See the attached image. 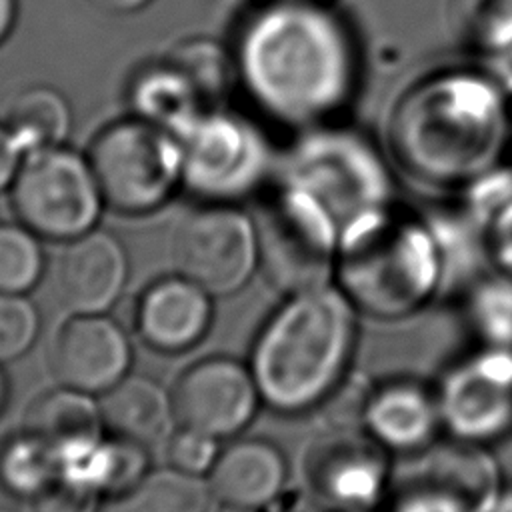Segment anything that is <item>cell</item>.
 <instances>
[{
    "label": "cell",
    "mask_w": 512,
    "mask_h": 512,
    "mask_svg": "<svg viewBox=\"0 0 512 512\" xmlns=\"http://www.w3.org/2000/svg\"><path fill=\"white\" fill-rule=\"evenodd\" d=\"M100 498L88 484L60 472L30 504L32 512H98Z\"/></svg>",
    "instance_id": "4dcf8cb0"
},
{
    "label": "cell",
    "mask_w": 512,
    "mask_h": 512,
    "mask_svg": "<svg viewBox=\"0 0 512 512\" xmlns=\"http://www.w3.org/2000/svg\"><path fill=\"white\" fill-rule=\"evenodd\" d=\"M100 410L110 434L146 448L168 440L176 422L172 396L148 376H124L102 394Z\"/></svg>",
    "instance_id": "d6986e66"
},
{
    "label": "cell",
    "mask_w": 512,
    "mask_h": 512,
    "mask_svg": "<svg viewBox=\"0 0 512 512\" xmlns=\"http://www.w3.org/2000/svg\"><path fill=\"white\" fill-rule=\"evenodd\" d=\"M482 512H512V492L510 494L498 492V496Z\"/></svg>",
    "instance_id": "d590c367"
},
{
    "label": "cell",
    "mask_w": 512,
    "mask_h": 512,
    "mask_svg": "<svg viewBox=\"0 0 512 512\" xmlns=\"http://www.w3.org/2000/svg\"><path fill=\"white\" fill-rule=\"evenodd\" d=\"M218 498L204 476L172 466L148 476L124 496L122 512H216Z\"/></svg>",
    "instance_id": "cb8c5ba5"
},
{
    "label": "cell",
    "mask_w": 512,
    "mask_h": 512,
    "mask_svg": "<svg viewBox=\"0 0 512 512\" xmlns=\"http://www.w3.org/2000/svg\"><path fill=\"white\" fill-rule=\"evenodd\" d=\"M218 454V438L192 428L178 426L166 440L168 466L188 474H208Z\"/></svg>",
    "instance_id": "f546056e"
},
{
    "label": "cell",
    "mask_w": 512,
    "mask_h": 512,
    "mask_svg": "<svg viewBox=\"0 0 512 512\" xmlns=\"http://www.w3.org/2000/svg\"><path fill=\"white\" fill-rule=\"evenodd\" d=\"M422 482L462 500L472 512H482L496 496V470L492 460L470 442L440 444L420 460Z\"/></svg>",
    "instance_id": "44dd1931"
},
{
    "label": "cell",
    "mask_w": 512,
    "mask_h": 512,
    "mask_svg": "<svg viewBox=\"0 0 512 512\" xmlns=\"http://www.w3.org/2000/svg\"><path fill=\"white\" fill-rule=\"evenodd\" d=\"M438 416V400L420 384L388 382L368 392L362 420L378 444L410 450L430 440Z\"/></svg>",
    "instance_id": "e0dca14e"
},
{
    "label": "cell",
    "mask_w": 512,
    "mask_h": 512,
    "mask_svg": "<svg viewBox=\"0 0 512 512\" xmlns=\"http://www.w3.org/2000/svg\"><path fill=\"white\" fill-rule=\"evenodd\" d=\"M86 156L104 202L122 214L154 212L182 184L178 138L138 116L106 124Z\"/></svg>",
    "instance_id": "277c9868"
},
{
    "label": "cell",
    "mask_w": 512,
    "mask_h": 512,
    "mask_svg": "<svg viewBox=\"0 0 512 512\" xmlns=\"http://www.w3.org/2000/svg\"><path fill=\"white\" fill-rule=\"evenodd\" d=\"M18 220L48 240H74L94 230L104 196L88 156L66 144L28 152L10 186Z\"/></svg>",
    "instance_id": "8992f818"
},
{
    "label": "cell",
    "mask_w": 512,
    "mask_h": 512,
    "mask_svg": "<svg viewBox=\"0 0 512 512\" xmlns=\"http://www.w3.org/2000/svg\"><path fill=\"white\" fill-rule=\"evenodd\" d=\"M262 402L250 366L210 356L186 368L172 392L176 424L214 438H228L244 430Z\"/></svg>",
    "instance_id": "9c48e42d"
},
{
    "label": "cell",
    "mask_w": 512,
    "mask_h": 512,
    "mask_svg": "<svg viewBox=\"0 0 512 512\" xmlns=\"http://www.w3.org/2000/svg\"><path fill=\"white\" fill-rule=\"evenodd\" d=\"M212 294L184 274L152 282L136 304V330L154 350L176 354L196 346L210 330Z\"/></svg>",
    "instance_id": "5bb4252c"
},
{
    "label": "cell",
    "mask_w": 512,
    "mask_h": 512,
    "mask_svg": "<svg viewBox=\"0 0 512 512\" xmlns=\"http://www.w3.org/2000/svg\"><path fill=\"white\" fill-rule=\"evenodd\" d=\"M170 58L198 88L202 98L212 106L232 84H238L232 46H224L214 38H188L178 42Z\"/></svg>",
    "instance_id": "484cf974"
},
{
    "label": "cell",
    "mask_w": 512,
    "mask_h": 512,
    "mask_svg": "<svg viewBox=\"0 0 512 512\" xmlns=\"http://www.w3.org/2000/svg\"><path fill=\"white\" fill-rule=\"evenodd\" d=\"M176 138L182 152V184L212 200L250 192L272 166V146L264 130L228 108H204Z\"/></svg>",
    "instance_id": "52a82bcc"
},
{
    "label": "cell",
    "mask_w": 512,
    "mask_h": 512,
    "mask_svg": "<svg viewBox=\"0 0 512 512\" xmlns=\"http://www.w3.org/2000/svg\"><path fill=\"white\" fill-rule=\"evenodd\" d=\"M254 222L260 268L274 288L294 294L328 284L340 226L312 194L286 182Z\"/></svg>",
    "instance_id": "5b68a950"
},
{
    "label": "cell",
    "mask_w": 512,
    "mask_h": 512,
    "mask_svg": "<svg viewBox=\"0 0 512 512\" xmlns=\"http://www.w3.org/2000/svg\"><path fill=\"white\" fill-rule=\"evenodd\" d=\"M40 314L24 294L0 292V366L26 354L36 342Z\"/></svg>",
    "instance_id": "f1b7e54d"
},
{
    "label": "cell",
    "mask_w": 512,
    "mask_h": 512,
    "mask_svg": "<svg viewBox=\"0 0 512 512\" xmlns=\"http://www.w3.org/2000/svg\"><path fill=\"white\" fill-rule=\"evenodd\" d=\"M94 394L60 386L42 394L26 414V430L42 438L60 464L94 446L104 436L100 402Z\"/></svg>",
    "instance_id": "ac0fdd59"
},
{
    "label": "cell",
    "mask_w": 512,
    "mask_h": 512,
    "mask_svg": "<svg viewBox=\"0 0 512 512\" xmlns=\"http://www.w3.org/2000/svg\"><path fill=\"white\" fill-rule=\"evenodd\" d=\"M8 398H10V384H8L6 374L0 370V416L8 404Z\"/></svg>",
    "instance_id": "8d00e7d4"
},
{
    "label": "cell",
    "mask_w": 512,
    "mask_h": 512,
    "mask_svg": "<svg viewBox=\"0 0 512 512\" xmlns=\"http://www.w3.org/2000/svg\"><path fill=\"white\" fill-rule=\"evenodd\" d=\"M38 238L22 222H0V292L24 294L38 284L44 272Z\"/></svg>",
    "instance_id": "4316f807"
},
{
    "label": "cell",
    "mask_w": 512,
    "mask_h": 512,
    "mask_svg": "<svg viewBox=\"0 0 512 512\" xmlns=\"http://www.w3.org/2000/svg\"><path fill=\"white\" fill-rule=\"evenodd\" d=\"M394 512H472V510L456 496L440 488L412 480L406 494L398 498Z\"/></svg>",
    "instance_id": "1f68e13d"
},
{
    "label": "cell",
    "mask_w": 512,
    "mask_h": 512,
    "mask_svg": "<svg viewBox=\"0 0 512 512\" xmlns=\"http://www.w3.org/2000/svg\"><path fill=\"white\" fill-rule=\"evenodd\" d=\"M356 342L354 304L328 284L288 294L260 328L250 370L280 414L320 406L344 382Z\"/></svg>",
    "instance_id": "7a4b0ae2"
},
{
    "label": "cell",
    "mask_w": 512,
    "mask_h": 512,
    "mask_svg": "<svg viewBox=\"0 0 512 512\" xmlns=\"http://www.w3.org/2000/svg\"><path fill=\"white\" fill-rule=\"evenodd\" d=\"M232 52L246 98L282 126L330 118L354 84L348 32L314 0H262L242 20Z\"/></svg>",
    "instance_id": "6da1fadb"
},
{
    "label": "cell",
    "mask_w": 512,
    "mask_h": 512,
    "mask_svg": "<svg viewBox=\"0 0 512 512\" xmlns=\"http://www.w3.org/2000/svg\"><path fill=\"white\" fill-rule=\"evenodd\" d=\"M24 156L26 152L22 150L20 142L16 140L8 124L0 120V190H6L12 186Z\"/></svg>",
    "instance_id": "d6a6232c"
},
{
    "label": "cell",
    "mask_w": 512,
    "mask_h": 512,
    "mask_svg": "<svg viewBox=\"0 0 512 512\" xmlns=\"http://www.w3.org/2000/svg\"><path fill=\"white\" fill-rule=\"evenodd\" d=\"M288 466L284 454L268 440L242 438L220 450L208 482L220 504L258 510L284 488Z\"/></svg>",
    "instance_id": "2e32d148"
},
{
    "label": "cell",
    "mask_w": 512,
    "mask_h": 512,
    "mask_svg": "<svg viewBox=\"0 0 512 512\" xmlns=\"http://www.w3.org/2000/svg\"><path fill=\"white\" fill-rule=\"evenodd\" d=\"M4 122L28 154L66 142L72 130V106L58 88L32 84L10 100Z\"/></svg>",
    "instance_id": "603a6c76"
},
{
    "label": "cell",
    "mask_w": 512,
    "mask_h": 512,
    "mask_svg": "<svg viewBox=\"0 0 512 512\" xmlns=\"http://www.w3.org/2000/svg\"><path fill=\"white\" fill-rule=\"evenodd\" d=\"M440 416L462 438L480 440L512 426V356L488 352L448 374Z\"/></svg>",
    "instance_id": "8fae6325"
},
{
    "label": "cell",
    "mask_w": 512,
    "mask_h": 512,
    "mask_svg": "<svg viewBox=\"0 0 512 512\" xmlns=\"http://www.w3.org/2000/svg\"><path fill=\"white\" fill-rule=\"evenodd\" d=\"M172 258L180 274L212 296L232 294L260 266L256 222L224 202L196 208L174 232Z\"/></svg>",
    "instance_id": "ba28073f"
},
{
    "label": "cell",
    "mask_w": 512,
    "mask_h": 512,
    "mask_svg": "<svg viewBox=\"0 0 512 512\" xmlns=\"http://www.w3.org/2000/svg\"><path fill=\"white\" fill-rule=\"evenodd\" d=\"M88 2L108 14H134L146 8L152 0H88Z\"/></svg>",
    "instance_id": "836d02e7"
},
{
    "label": "cell",
    "mask_w": 512,
    "mask_h": 512,
    "mask_svg": "<svg viewBox=\"0 0 512 512\" xmlns=\"http://www.w3.org/2000/svg\"><path fill=\"white\" fill-rule=\"evenodd\" d=\"M18 20V0H0V46L10 38Z\"/></svg>",
    "instance_id": "e575fe53"
},
{
    "label": "cell",
    "mask_w": 512,
    "mask_h": 512,
    "mask_svg": "<svg viewBox=\"0 0 512 512\" xmlns=\"http://www.w3.org/2000/svg\"><path fill=\"white\" fill-rule=\"evenodd\" d=\"M302 140L290 156L286 182L312 194L336 218L340 232L354 218L380 208L378 178L362 166L352 168L336 138L310 134Z\"/></svg>",
    "instance_id": "7c38bea8"
},
{
    "label": "cell",
    "mask_w": 512,
    "mask_h": 512,
    "mask_svg": "<svg viewBox=\"0 0 512 512\" xmlns=\"http://www.w3.org/2000/svg\"><path fill=\"white\" fill-rule=\"evenodd\" d=\"M380 446L372 436L360 434H338L320 444L310 464L318 494L346 510L374 504L386 476Z\"/></svg>",
    "instance_id": "9a60e30c"
},
{
    "label": "cell",
    "mask_w": 512,
    "mask_h": 512,
    "mask_svg": "<svg viewBox=\"0 0 512 512\" xmlns=\"http://www.w3.org/2000/svg\"><path fill=\"white\" fill-rule=\"evenodd\" d=\"M452 20L468 46L492 52L512 46V0H454Z\"/></svg>",
    "instance_id": "83f0119b"
},
{
    "label": "cell",
    "mask_w": 512,
    "mask_h": 512,
    "mask_svg": "<svg viewBox=\"0 0 512 512\" xmlns=\"http://www.w3.org/2000/svg\"><path fill=\"white\" fill-rule=\"evenodd\" d=\"M148 462L146 446L110 434L62 462L60 472L88 484L100 496H128L148 476Z\"/></svg>",
    "instance_id": "7402d4cb"
},
{
    "label": "cell",
    "mask_w": 512,
    "mask_h": 512,
    "mask_svg": "<svg viewBox=\"0 0 512 512\" xmlns=\"http://www.w3.org/2000/svg\"><path fill=\"white\" fill-rule=\"evenodd\" d=\"M334 274L354 308L396 318L430 296L438 282L440 256L436 240L422 224L374 208L342 228Z\"/></svg>",
    "instance_id": "3957f363"
},
{
    "label": "cell",
    "mask_w": 512,
    "mask_h": 512,
    "mask_svg": "<svg viewBox=\"0 0 512 512\" xmlns=\"http://www.w3.org/2000/svg\"><path fill=\"white\" fill-rule=\"evenodd\" d=\"M0 512H12V510H8V508H2V506H0Z\"/></svg>",
    "instance_id": "74e56055"
},
{
    "label": "cell",
    "mask_w": 512,
    "mask_h": 512,
    "mask_svg": "<svg viewBox=\"0 0 512 512\" xmlns=\"http://www.w3.org/2000/svg\"><path fill=\"white\" fill-rule=\"evenodd\" d=\"M132 364V346L122 326L104 314H72L56 332L50 370L60 386L104 394Z\"/></svg>",
    "instance_id": "30bf717a"
},
{
    "label": "cell",
    "mask_w": 512,
    "mask_h": 512,
    "mask_svg": "<svg viewBox=\"0 0 512 512\" xmlns=\"http://www.w3.org/2000/svg\"><path fill=\"white\" fill-rule=\"evenodd\" d=\"M58 474V454L28 430L0 446V486L14 496L32 500Z\"/></svg>",
    "instance_id": "d4e9b609"
},
{
    "label": "cell",
    "mask_w": 512,
    "mask_h": 512,
    "mask_svg": "<svg viewBox=\"0 0 512 512\" xmlns=\"http://www.w3.org/2000/svg\"><path fill=\"white\" fill-rule=\"evenodd\" d=\"M128 278V256L120 240L90 230L68 240L54 266V292L70 314H104L114 306Z\"/></svg>",
    "instance_id": "4fadbf2b"
},
{
    "label": "cell",
    "mask_w": 512,
    "mask_h": 512,
    "mask_svg": "<svg viewBox=\"0 0 512 512\" xmlns=\"http://www.w3.org/2000/svg\"><path fill=\"white\" fill-rule=\"evenodd\" d=\"M128 104L132 116L156 124L174 136L210 106L170 58L146 64L132 76Z\"/></svg>",
    "instance_id": "ffe728a7"
}]
</instances>
